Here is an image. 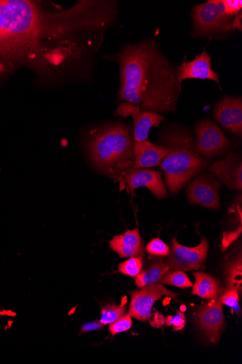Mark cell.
<instances>
[{
  "instance_id": "1",
  "label": "cell",
  "mask_w": 242,
  "mask_h": 364,
  "mask_svg": "<svg viewBox=\"0 0 242 364\" xmlns=\"http://www.w3.org/2000/svg\"><path fill=\"white\" fill-rule=\"evenodd\" d=\"M121 101L155 113H175L182 92L177 68L153 40L127 46L119 55Z\"/></svg>"
},
{
  "instance_id": "2",
  "label": "cell",
  "mask_w": 242,
  "mask_h": 364,
  "mask_svg": "<svg viewBox=\"0 0 242 364\" xmlns=\"http://www.w3.org/2000/svg\"><path fill=\"white\" fill-rule=\"evenodd\" d=\"M40 16L26 0L0 1V55L18 56L36 38Z\"/></svg>"
},
{
  "instance_id": "3",
  "label": "cell",
  "mask_w": 242,
  "mask_h": 364,
  "mask_svg": "<svg viewBox=\"0 0 242 364\" xmlns=\"http://www.w3.org/2000/svg\"><path fill=\"white\" fill-rule=\"evenodd\" d=\"M133 139L130 130L121 125H113L98 131L89 142L92 161L104 174L116 180L133 168Z\"/></svg>"
},
{
  "instance_id": "4",
  "label": "cell",
  "mask_w": 242,
  "mask_h": 364,
  "mask_svg": "<svg viewBox=\"0 0 242 364\" xmlns=\"http://www.w3.org/2000/svg\"><path fill=\"white\" fill-rule=\"evenodd\" d=\"M164 143L167 154L160 163V169L165 172L170 192L176 194L192 177L202 172L207 164L197 153L194 139L186 130L172 132Z\"/></svg>"
},
{
  "instance_id": "5",
  "label": "cell",
  "mask_w": 242,
  "mask_h": 364,
  "mask_svg": "<svg viewBox=\"0 0 242 364\" xmlns=\"http://www.w3.org/2000/svg\"><path fill=\"white\" fill-rule=\"evenodd\" d=\"M193 29L192 37L199 38L230 31L233 20L226 12L223 0H209L194 6L192 12Z\"/></svg>"
},
{
  "instance_id": "6",
  "label": "cell",
  "mask_w": 242,
  "mask_h": 364,
  "mask_svg": "<svg viewBox=\"0 0 242 364\" xmlns=\"http://www.w3.org/2000/svg\"><path fill=\"white\" fill-rule=\"evenodd\" d=\"M209 243L205 238L195 247L180 245L177 238H172L171 250L164 259L170 271L189 272L204 268V262L209 252Z\"/></svg>"
},
{
  "instance_id": "7",
  "label": "cell",
  "mask_w": 242,
  "mask_h": 364,
  "mask_svg": "<svg viewBox=\"0 0 242 364\" xmlns=\"http://www.w3.org/2000/svg\"><path fill=\"white\" fill-rule=\"evenodd\" d=\"M116 181L119 183L120 191L126 190L132 197L135 190L141 187L148 188L158 198L167 196L161 172L131 168L123 172Z\"/></svg>"
},
{
  "instance_id": "8",
  "label": "cell",
  "mask_w": 242,
  "mask_h": 364,
  "mask_svg": "<svg viewBox=\"0 0 242 364\" xmlns=\"http://www.w3.org/2000/svg\"><path fill=\"white\" fill-rule=\"evenodd\" d=\"M131 301L128 309V315L136 319L145 321L148 319L157 301L167 296L178 302V294L169 291L160 283L153 284L139 290L130 293Z\"/></svg>"
},
{
  "instance_id": "9",
  "label": "cell",
  "mask_w": 242,
  "mask_h": 364,
  "mask_svg": "<svg viewBox=\"0 0 242 364\" xmlns=\"http://www.w3.org/2000/svg\"><path fill=\"white\" fill-rule=\"evenodd\" d=\"M197 141L195 150L199 155L213 158L225 151L230 141L224 132L214 122L205 119L195 127Z\"/></svg>"
},
{
  "instance_id": "10",
  "label": "cell",
  "mask_w": 242,
  "mask_h": 364,
  "mask_svg": "<svg viewBox=\"0 0 242 364\" xmlns=\"http://www.w3.org/2000/svg\"><path fill=\"white\" fill-rule=\"evenodd\" d=\"M220 186V182L212 175L200 176L189 184L187 190L188 200L192 205H198L209 209H219Z\"/></svg>"
},
{
  "instance_id": "11",
  "label": "cell",
  "mask_w": 242,
  "mask_h": 364,
  "mask_svg": "<svg viewBox=\"0 0 242 364\" xmlns=\"http://www.w3.org/2000/svg\"><path fill=\"white\" fill-rule=\"evenodd\" d=\"M221 296V295H220ZM220 296L200 306L196 314V320L207 338L213 343H218L225 324L223 304Z\"/></svg>"
},
{
  "instance_id": "12",
  "label": "cell",
  "mask_w": 242,
  "mask_h": 364,
  "mask_svg": "<svg viewBox=\"0 0 242 364\" xmlns=\"http://www.w3.org/2000/svg\"><path fill=\"white\" fill-rule=\"evenodd\" d=\"M116 115L124 118L132 117L134 124V142L146 141L149 132L153 127H158L165 120V117L158 113L148 111H141L139 107L130 103L120 105L116 112Z\"/></svg>"
},
{
  "instance_id": "13",
  "label": "cell",
  "mask_w": 242,
  "mask_h": 364,
  "mask_svg": "<svg viewBox=\"0 0 242 364\" xmlns=\"http://www.w3.org/2000/svg\"><path fill=\"white\" fill-rule=\"evenodd\" d=\"M211 58L212 57L204 50L192 60L187 62L184 60L177 68V73L180 87L182 88L183 81L189 79L213 80L220 86L219 75L211 68Z\"/></svg>"
},
{
  "instance_id": "14",
  "label": "cell",
  "mask_w": 242,
  "mask_h": 364,
  "mask_svg": "<svg viewBox=\"0 0 242 364\" xmlns=\"http://www.w3.org/2000/svg\"><path fill=\"white\" fill-rule=\"evenodd\" d=\"M216 120L235 135L242 136L241 97L224 96L216 104L214 111Z\"/></svg>"
},
{
  "instance_id": "15",
  "label": "cell",
  "mask_w": 242,
  "mask_h": 364,
  "mask_svg": "<svg viewBox=\"0 0 242 364\" xmlns=\"http://www.w3.org/2000/svg\"><path fill=\"white\" fill-rule=\"evenodd\" d=\"M209 171L229 188L241 190L242 161L238 154H231L228 157L212 164L209 167Z\"/></svg>"
},
{
  "instance_id": "16",
  "label": "cell",
  "mask_w": 242,
  "mask_h": 364,
  "mask_svg": "<svg viewBox=\"0 0 242 364\" xmlns=\"http://www.w3.org/2000/svg\"><path fill=\"white\" fill-rule=\"evenodd\" d=\"M133 168L145 169L158 166L167 154L163 146H156L148 141L134 142Z\"/></svg>"
},
{
  "instance_id": "17",
  "label": "cell",
  "mask_w": 242,
  "mask_h": 364,
  "mask_svg": "<svg viewBox=\"0 0 242 364\" xmlns=\"http://www.w3.org/2000/svg\"><path fill=\"white\" fill-rule=\"evenodd\" d=\"M109 244L112 250L121 258L144 255L143 242L138 228L126 230L125 233L114 237Z\"/></svg>"
},
{
  "instance_id": "18",
  "label": "cell",
  "mask_w": 242,
  "mask_h": 364,
  "mask_svg": "<svg viewBox=\"0 0 242 364\" xmlns=\"http://www.w3.org/2000/svg\"><path fill=\"white\" fill-rule=\"evenodd\" d=\"M195 283L192 286V293L202 299L211 300L220 296L225 290L219 282L209 274L204 272L194 273Z\"/></svg>"
},
{
  "instance_id": "19",
  "label": "cell",
  "mask_w": 242,
  "mask_h": 364,
  "mask_svg": "<svg viewBox=\"0 0 242 364\" xmlns=\"http://www.w3.org/2000/svg\"><path fill=\"white\" fill-rule=\"evenodd\" d=\"M169 268L163 259L155 261L145 271L141 272L135 279L136 284L139 288L158 283L163 276L168 272Z\"/></svg>"
},
{
  "instance_id": "20",
  "label": "cell",
  "mask_w": 242,
  "mask_h": 364,
  "mask_svg": "<svg viewBox=\"0 0 242 364\" xmlns=\"http://www.w3.org/2000/svg\"><path fill=\"white\" fill-rule=\"evenodd\" d=\"M242 262L240 255L234 260L228 264L226 269V289H233L238 293L242 289Z\"/></svg>"
},
{
  "instance_id": "21",
  "label": "cell",
  "mask_w": 242,
  "mask_h": 364,
  "mask_svg": "<svg viewBox=\"0 0 242 364\" xmlns=\"http://www.w3.org/2000/svg\"><path fill=\"white\" fill-rule=\"evenodd\" d=\"M160 284L182 289L190 288L193 286L187 275L182 271H169L161 279Z\"/></svg>"
},
{
  "instance_id": "22",
  "label": "cell",
  "mask_w": 242,
  "mask_h": 364,
  "mask_svg": "<svg viewBox=\"0 0 242 364\" xmlns=\"http://www.w3.org/2000/svg\"><path fill=\"white\" fill-rule=\"evenodd\" d=\"M144 261L142 257H132L121 263L119 266V272L131 277H136L143 271Z\"/></svg>"
},
{
  "instance_id": "23",
  "label": "cell",
  "mask_w": 242,
  "mask_h": 364,
  "mask_svg": "<svg viewBox=\"0 0 242 364\" xmlns=\"http://www.w3.org/2000/svg\"><path fill=\"white\" fill-rule=\"evenodd\" d=\"M126 313V309L120 306H106L102 308L101 311L100 323L105 326L111 324Z\"/></svg>"
},
{
  "instance_id": "24",
  "label": "cell",
  "mask_w": 242,
  "mask_h": 364,
  "mask_svg": "<svg viewBox=\"0 0 242 364\" xmlns=\"http://www.w3.org/2000/svg\"><path fill=\"white\" fill-rule=\"evenodd\" d=\"M220 300L223 304L230 307L237 314L241 313L238 304V292L233 289H226L220 296Z\"/></svg>"
},
{
  "instance_id": "25",
  "label": "cell",
  "mask_w": 242,
  "mask_h": 364,
  "mask_svg": "<svg viewBox=\"0 0 242 364\" xmlns=\"http://www.w3.org/2000/svg\"><path fill=\"white\" fill-rule=\"evenodd\" d=\"M147 252L156 257H167L170 252V247L160 239L152 240L146 247Z\"/></svg>"
},
{
  "instance_id": "26",
  "label": "cell",
  "mask_w": 242,
  "mask_h": 364,
  "mask_svg": "<svg viewBox=\"0 0 242 364\" xmlns=\"http://www.w3.org/2000/svg\"><path fill=\"white\" fill-rule=\"evenodd\" d=\"M132 326L131 317L128 314L123 316L115 322L111 323L109 330L113 336L121 333L126 332Z\"/></svg>"
},
{
  "instance_id": "27",
  "label": "cell",
  "mask_w": 242,
  "mask_h": 364,
  "mask_svg": "<svg viewBox=\"0 0 242 364\" xmlns=\"http://www.w3.org/2000/svg\"><path fill=\"white\" fill-rule=\"evenodd\" d=\"M165 323L166 326H172L174 330L180 331L186 326V318L184 314L177 311V315L175 317L172 316H167L165 319Z\"/></svg>"
},
{
  "instance_id": "28",
  "label": "cell",
  "mask_w": 242,
  "mask_h": 364,
  "mask_svg": "<svg viewBox=\"0 0 242 364\" xmlns=\"http://www.w3.org/2000/svg\"><path fill=\"white\" fill-rule=\"evenodd\" d=\"M226 14L231 17L236 16L241 11L242 1L241 0H223Z\"/></svg>"
},
{
  "instance_id": "29",
  "label": "cell",
  "mask_w": 242,
  "mask_h": 364,
  "mask_svg": "<svg viewBox=\"0 0 242 364\" xmlns=\"http://www.w3.org/2000/svg\"><path fill=\"white\" fill-rule=\"evenodd\" d=\"M241 235V225L233 231L224 233L221 243V250L223 252L226 251L230 245L236 241Z\"/></svg>"
},
{
  "instance_id": "30",
  "label": "cell",
  "mask_w": 242,
  "mask_h": 364,
  "mask_svg": "<svg viewBox=\"0 0 242 364\" xmlns=\"http://www.w3.org/2000/svg\"><path fill=\"white\" fill-rule=\"evenodd\" d=\"M150 324L155 328H161L165 324V318L160 313H154L149 316Z\"/></svg>"
},
{
  "instance_id": "31",
  "label": "cell",
  "mask_w": 242,
  "mask_h": 364,
  "mask_svg": "<svg viewBox=\"0 0 242 364\" xmlns=\"http://www.w3.org/2000/svg\"><path fill=\"white\" fill-rule=\"evenodd\" d=\"M100 321H94L91 323H85L82 327L81 333H85L87 332H90V331H95L101 329L103 327Z\"/></svg>"
},
{
  "instance_id": "32",
  "label": "cell",
  "mask_w": 242,
  "mask_h": 364,
  "mask_svg": "<svg viewBox=\"0 0 242 364\" xmlns=\"http://www.w3.org/2000/svg\"><path fill=\"white\" fill-rule=\"evenodd\" d=\"M241 18H242V14H241V11L235 16L233 21L230 24V26H229L230 31H231L234 29H237L239 31H242Z\"/></svg>"
}]
</instances>
